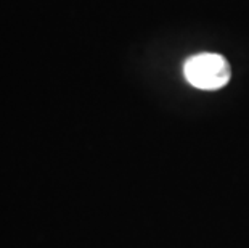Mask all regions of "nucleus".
<instances>
[{"instance_id":"obj_1","label":"nucleus","mask_w":249,"mask_h":248,"mask_svg":"<svg viewBox=\"0 0 249 248\" xmlns=\"http://www.w3.org/2000/svg\"><path fill=\"white\" fill-rule=\"evenodd\" d=\"M185 79L201 91H215L230 81V65L222 55L198 54L183 65Z\"/></svg>"}]
</instances>
